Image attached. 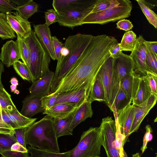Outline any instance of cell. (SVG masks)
<instances>
[{
    "label": "cell",
    "instance_id": "1",
    "mask_svg": "<svg viewBox=\"0 0 157 157\" xmlns=\"http://www.w3.org/2000/svg\"><path fill=\"white\" fill-rule=\"evenodd\" d=\"M117 43L112 36H94L88 48L53 93H67L83 88L92 90L100 69L111 56L109 49Z\"/></svg>",
    "mask_w": 157,
    "mask_h": 157
},
{
    "label": "cell",
    "instance_id": "2",
    "mask_svg": "<svg viewBox=\"0 0 157 157\" xmlns=\"http://www.w3.org/2000/svg\"><path fill=\"white\" fill-rule=\"evenodd\" d=\"M94 36L78 33L67 37L57 61L50 94L54 93L90 43Z\"/></svg>",
    "mask_w": 157,
    "mask_h": 157
},
{
    "label": "cell",
    "instance_id": "3",
    "mask_svg": "<svg viewBox=\"0 0 157 157\" xmlns=\"http://www.w3.org/2000/svg\"><path fill=\"white\" fill-rule=\"evenodd\" d=\"M53 119L46 115L28 127L25 134L27 144L40 150L60 152L58 138L53 126Z\"/></svg>",
    "mask_w": 157,
    "mask_h": 157
},
{
    "label": "cell",
    "instance_id": "4",
    "mask_svg": "<svg viewBox=\"0 0 157 157\" xmlns=\"http://www.w3.org/2000/svg\"><path fill=\"white\" fill-rule=\"evenodd\" d=\"M25 39L30 51V66L28 70L35 81L50 71L49 66L51 58L33 30Z\"/></svg>",
    "mask_w": 157,
    "mask_h": 157
},
{
    "label": "cell",
    "instance_id": "5",
    "mask_svg": "<svg viewBox=\"0 0 157 157\" xmlns=\"http://www.w3.org/2000/svg\"><path fill=\"white\" fill-rule=\"evenodd\" d=\"M132 7V3L129 0H114L112 5L107 9L88 14L82 20L81 25H103L124 19L130 16Z\"/></svg>",
    "mask_w": 157,
    "mask_h": 157
},
{
    "label": "cell",
    "instance_id": "6",
    "mask_svg": "<svg viewBox=\"0 0 157 157\" xmlns=\"http://www.w3.org/2000/svg\"><path fill=\"white\" fill-rule=\"evenodd\" d=\"M103 144L99 127H90L82 133L77 146L70 151L69 157L99 156Z\"/></svg>",
    "mask_w": 157,
    "mask_h": 157
},
{
    "label": "cell",
    "instance_id": "7",
    "mask_svg": "<svg viewBox=\"0 0 157 157\" xmlns=\"http://www.w3.org/2000/svg\"><path fill=\"white\" fill-rule=\"evenodd\" d=\"M134 73L133 62L129 55L122 52L118 57L114 59L110 94L107 104L110 110L120 88L121 80L127 75Z\"/></svg>",
    "mask_w": 157,
    "mask_h": 157
},
{
    "label": "cell",
    "instance_id": "8",
    "mask_svg": "<svg viewBox=\"0 0 157 157\" xmlns=\"http://www.w3.org/2000/svg\"><path fill=\"white\" fill-rule=\"evenodd\" d=\"M99 128L102 136V146L105 148L107 157H120L115 143L116 132L115 121L109 116L104 118L102 119Z\"/></svg>",
    "mask_w": 157,
    "mask_h": 157
},
{
    "label": "cell",
    "instance_id": "9",
    "mask_svg": "<svg viewBox=\"0 0 157 157\" xmlns=\"http://www.w3.org/2000/svg\"><path fill=\"white\" fill-rule=\"evenodd\" d=\"M95 3L88 6L58 13V22L60 26L72 29L75 26L81 25L82 20L91 13Z\"/></svg>",
    "mask_w": 157,
    "mask_h": 157
},
{
    "label": "cell",
    "instance_id": "10",
    "mask_svg": "<svg viewBox=\"0 0 157 157\" xmlns=\"http://www.w3.org/2000/svg\"><path fill=\"white\" fill-rule=\"evenodd\" d=\"M145 40L142 35H139L136 39L135 47L129 56L133 62L134 72L146 76L148 72L145 62L146 46Z\"/></svg>",
    "mask_w": 157,
    "mask_h": 157
},
{
    "label": "cell",
    "instance_id": "11",
    "mask_svg": "<svg viewBox=\"0 0 157 157\" xmlns=\"http://www.w3.org/2000/svg\"><path fill=\"white\" fill-rule=\"evenodd\" d=\"M152 94L146 76L135 73L132 104L140 105L147 100Z\"/></svg>",
    "mask_w": 157,
    "mask_h": 157
},
{
    "label": "cell",
    "instance_id": "12",
    "mask_svg": "<svg viewBox=\"0 0 157 157\" xmlns=\"http://www.w3.org/2000/svg\"><path fill=\"white\" fill-rule=\"evenodd\" d=\"M91 90L88 88H83L70 92L59 94L55 104L69 103L74 105L78 107L84 101L91 102Z\"/></svg>",
    "mask_w": 157,
    "mask_h": 157
},
{
    "label": "cell",
    "instance_id": "13",
    "mask_svg": "<svg viewBox=\"0 0 157 157\" xmlns=\"http://www.w3.org/2000/svg\"><path fill=\"white\" fill-rule=\"evenodd\" d=\"M157 95L152 94L150 97L143 103L138 105H134L135 113L133 122L129 135L136 131L141 123L150 110L155 105Z\"/></svg>",
    "mask_w": 157,
    "mask_h": 157
},
{
    "label": "cell",
    "instance_id": "14",
    "mask_svg": "<svg viewBox=\"0 0 157 157\" xmlns=\"http://www.w3.org/2000/svg\"><path fill=\"white\" fill-rule=\"evenodd\" d=\"M6 14L8 22L17 36L24 39L29 36L32 30L28 20L22 18L16 11Z\"/></svg>",
    "mask_w": 157,
    "mask_h": 157
},
{
    "label": "cell",
    "instance_id": "15",
    "mask_svg": "<svg viewBox=\"0 0 157 157\" xmlns=\"http://www.w3.org/2000/svg\"><path fill=\"white\" fill-rule=\"evenodd\" d=\"M20 59V52L17 39L15 41L8 40L3 44L0 53V61L3 64L10 67Z\"/></svg>",
    "mask_w": 157,
    "mask_h": 157
},
{
    "label": "cell",
    "instance_id": "16",
    "mask_svg": "<svg viewBox=\"0 0 157 157\" xmlns=\"http://www.w3.org/2000/svg\"><path fill=\"white\" fill-rule=\"evenodd\" d=\"M54 72L50 71L32 83L29 89L30 94L43 97L50 94Z\"/></svg>",
    "mask_w": 157,
    "mask_h": 157
},
{
    "label": "cell",
    "instance_id": "17",
    "mask_svg": "<svg viewBox=\"0 0 157 157\" xmlns=\"http://www.w3.org/2000/svg\"><path fill=\"white\" fill-rule=\"evenodd\" d=\"M34 31L44 49L53 60H55L52 36L49 26L45 24L33 25Z\"/></svg>",
    "mask_w": 157,
    "mask_h": 157
},
{
    "label": "cell",
    "instance_id": "18",
    "mask_svg": "<svg viewBox=\"0 0 157 157\" xmlns=\"http://www.w3.org/2000/svg\"><path fill=\"white\" fill-rule=\"evenodd\" d=\"M42 97L31 94L27 96L22 101V108L20 113L25 117L31 118L38 113L44 111L42 106Z\"/></svg>",
    "mask_w": 157,
    "mask_h": 157
},
{
    "label": "cell",
    "instance_id": "19",
    "mask_svg": "<svg viewBox=\"0 0 157 157\" xmlns=\"http://www.w3.org/2000/svg\"><path fill=\"white\" fill-rule=\"evenodd\" d=\"M134 105L131 104L127 106L119 114L117 120L121 133L124 137V144L128 140L130 131L134 116Z\"/></svg>",
    "mask_w": 157,
    "mask_h": 157
},
{
    "label": "cell",
    "instance_id": "20",
    "mask_svg": "<svg viewBox=\"0 0 157 157\" xmlns=\"http://www.w3.org/2000/svg\"><path fill=\"white\" fill-rule=\"evenodd\" d=\"M114 59L111 56L103 63L98 74L101 78L105 94V103L108 104L111 92Z\"/></svg>",
    "mask_w": 157,
    "mask_h": 157
},
{
    "label": "cell",
    "instance_id": "21",
    "mask_svg": "<svg viewBox=\"0 0 157 157\" xmlns=\"http://www.w3.org/2000/svg\"><path fill=\"white\" fill-rule=\"evenodd\" d=\"M96 0H53L52 6L57 13L88 6L94 4Z\"/></svg>",
    "mask_w": 157,
    "mask_h": 157
},
{
    "label": "cell",
    "instance_id": "22",
    "mask_svg": "<svg viewBox=\"0 0 157 157\" xmlns=\"http://www.w3.org/2000/svg\"><path fill=\"white\" fill-rule=\"evenodd\" d=\"M93 114L92 109L91 103L84 101L75 111L71 126V129L73 131L75 127L88 118L91 117Z\"/></svg>",
    "mask_w": 157,
    "mask_h": 157
},
{
    "label": "cell",
    "instance_id": "23",
    "mask_svg": "<svg viewBox=\"0 0 157 157\" xmlns=\"http://www.w3.org/2000/svg\"><path fill=\"white\" fill-rule=\"evenodd\" d=\"M74 111L66 117L53 118V126L58 138L64 136L73 135L71 126Z\"/></svg>",
    "mask_w": 157,
    "mask_h": 157
},
{
    "label": "cell",
    "instance_id": "24",
    "mask_svg": "<svg viewBox=\"0 0 157 157\" xmlns=\"http://www.w3.org/2000/svg\"><path fill=\"white\" fill-rule=\"evenodd\" d=\"M77 107L75 105L63 103L55 104L49 109L44 110L43 114H46L52 118L66 117L74 112Z\"/></svg>",
    "mask_w": 157,
    "mask_h": 157
},
{
    "label": "cell",
    "instance_id": "25",
    "mask_svg": "<svg viewBox=\"0 0 157 157\" xmlns=\"http://www.w3.org/2000/svg\"><path fill=\"white\" fill-rule=\"evenodd\" d=\"M17 129L29 127L37 120V118H29L22 115L16 107L11 111L4 110Z\"/></svg>",
    "mask_w": 157,
    "mask_h": 157
},
{
    "label": "cell",
    "instance_id": "26",
    "mask_svg": "<svg viewBox=\"0 0 157 157\" xmlns=\"http://www.w3.org/2000/svg\"><path fill=\"white\" fill-rule=\"evenodd\" d=\"M132 102V100L127 97L120 87L111 110L115 118H117L119 113Z\"/></svg>",
    "mask_w": 157,
    "mask_h": 157
},
{
    "label": "cell",
    "instance_id": "27",
    "mask_svg": "<svg viewBox=\"0 0 157 157\" xmlns=\"http://www.w3.org/2000/svg\"><path fill=\"white\" fill-rule=\"evenodd\" d=\"M95 101L105 102V94L100 76L98 73L93 83L91 93L90 102Z\"/></svg>",
    "mask_w": 157,
    "mask_h": 157
},
{
    "label": "cell",
    "instance_id": "28",
    "mask_svg": "<svg viewBox=\"0 0 157 157\" xmlns=\"http://www.w3.org/2000/svg\"><path fill=\"white\" fill-rule=\"evenodd\" d=\"M38 7L37 3L33 0H29L22 5L17 6L15 10L22 18L28 20L37 11Z\"/></svg>",
    "mask_w": 157,
    "mask_h": 157
},
{
    "label": "cell",
    "instance_id": "29",
    "mask_svg": "<svg viewBox=\"0 0 157 157\" xmlns=\"http://www.w3.org/2000/svg\"><path fill=\"white\" fill-rule=\"evenodd\" d=\"M16 37L15 32L7 21L6 14L0 13V37L5 40Z\"/></svg>",
    "mask_w": 157,
    "mask_h": 157
},
{
    "label": "cell",
    "instance_id": "30",
    "mask_svg": "<svg viewBox=\"0 0 157 157\" xmlns=\"http://www.w3.org/2000/svg\"><path fill=\"white\" fill-rule=\"evenodd\" d=\"M1 154V157H30L27 148L17 142L12 145L10 149L3 151Z\"/></svg>",
    "mask_w": 157,
    "mask_h": 157
},
{
    "label": "cell",
    "instance_id": "31",
    "mask_svg": "<svg viewBox=\"0 0 157 157\" xmlns=\"http://www.w3.org/2000/svg\"><path fill=\"white\" fill-rule=\"evenodd\" d=\"M136 39V35L132 31L125 33L120 43L121 51L132 52L135 47Z\"/></svg>",
    "mask_w": 157,
    "mask_h": 157
},
{
    "label": "cell",
    "instance_id": "32",
    "mask_svg": "<svg viewBox=\"0 0 157 157\" xmlns=\"http://www.w3.org/2000/svg\"><path fill=\"white\" fill-rule=\"evenodd\" d=\"M30 157H69L70 151L63 153H56L42 150L29 146L27 148Z\"/></svg>",
    "mask_w": 157,
    "mask_h": 157
},
{
    "label": "cell",
    "instance_id": "33",
    "mask_svg": "<svg viewBox=\"0 0 157 157\" xmlns=\"http://www.w3.org/2000/svg\"><path fill=\"white\" fill-rule=\"evenodd\" d=\"M17 40L20 50L21 59L29 70L30 66V51L28 44L25 39L18 36H17Z\"/></svg>",
    "mask_w": 157,
    "mask_h": 157
},
{
    "label": "cell",
    "instance_id": "34",
    "mask_svg": "<svg viewBox=\"0 0 157 157\" xmlns=\"http://www.w3.org/2000/svg\"><path fill=\"white\" fill-rule=\"evenodd\" d=\"M16 107L11 95L4 87H0V110L11 111Z\"/></svg>",
    "mask_w": 157,
    "mask_h": 157
},
{
    "label": "cell",
    "instance_id": "35",
    "mask_svg": "<svg viewBox=\"0 0 157 157\" xmlns=\"http://www.w3.org/2000/svg\"><path fill=\"white\" fill-rule=\"evenodd\" d=\"M142 11L149 22L157 28V15L145 3L144 0H136Z\"/></svg>",
    "mask_w": 157,
    "mask_h": 157
},
{
    "label": "cell",
    "instance_id": "36",
    "mask_svg": "<svg viewBox=\"0 0 157 157\" xmlns=\"http://www.w3.org/2000/svg\"><path fill=\"white\" fill-rule=\"evenodd\" d=\"M13 66L16 72L22 79L32 83L34 81L32 76L24 63L18 60L16 61Z\"/></svg>",
    "mask_w": 157,
    "mask_h": 157
},
{
    "label": "cell",
    "instance_id": "37",
    "mask_svg": "<svg viewBox=\"0 0 157 157\" xmlns=\"http://www.w3.org/2000/svg\"><path fill=\"white\" fill-rule=\"evenodd\" d=\"M134 74L135 72L124 77L121 80L120 84V87L127 97L132 100Z\"/></svg>",
    "mask_w": 157,
    "mask_h": 157
},
{
    "label": "cell",
    "instance_id": "38",
    "mask_svg": "<svg viewBox=\"0 0 157 157\" xmlns=\"http://www.w3.org/2000/svg\"><path fill=\"white\" fill-rule=\"evenodd\" d=\"M14 135L0 133V154L10 149L12 145L17 142Z\"/></svg>",
    "mask_w": 157,
    "mask_h": 157
},
{
    "label": "cell",
    "instance_id": "39",
    "mask_svg": "<svg viewBox=\"0 0 157 157\" xmlns=\"http://www.w3.org/2000/svg\"><path fill=\"white\" fill-rule=\"evenodd\" d=\"M157 57L146 47V64L148 72L157 75Z\"/></svg>",
    "mask_w": 157,
    "mask_h": 157
},
{
    "label": "cell",
    "instance_id": "40",
    "mask_svg": "<svg viewBox=\"0 0 157 157\" xmlns=\"http://www.w3.org/2000/svg\"><path fill=\"white\" fill-rule=\"evenodd\" d=\"M59 93H52L42 97L41 98L42 106L44 110L49 109L55 105Z\"/></svg>",
    "mask_w": 157,
    "mask_h": 157
},
{
    "label": "cell",
    "instance_id": "41",
    "mask_svg": "<svg viewBox=\"0 0 157 157\" xmlns=\"http://www.w3.org/2000/svg\"><path fill=\"white\" fill-rule=\"evenodd\" d=\"M114 0H97L91 13H95L103 11L110 7Z\"/></svg>",
    "mask_w": 157,
    "mask_h": 157
},
{
    "label": "cell",
    "instance_id": "42",
    "mask_svg": "<svg viewBox=\"0 0 157 157\" xmlns=\"http://www.w3.org/2000/svg\"><path fill=\"white\" fill-rule=\"evenodd\" d=\"M45 24L49 26L52 24L58 22V14L54 9L47 10L45 12Z\"/></svg>",
    "mask_w": 157,
    "mask_h": 157
},
{
    "label": "cell",
    "instance_id": "43",
    "mask_svg": "<svg viewBox=\"0 0 157 157\" xmlns=\"http://www.w3.org/2000/svg\"><path fill=\"white\" fill-rule=\"evenodd\" d=\"M17 7L10 0H0V13L6 14L16 10Z\"/></svg>",
    "mask_w": 157,
    "mask_h": 157
},
{
    "label": "cell",
    "instance_id": "44",
    "mask_svg": "<svg viewBox=\"0 0 157 157\" xmlns=\"http://www.w3.org/2000/svg\"><path fill=\"white\" fill-rule=\"evenodd\" d=\"M52 44L56 60L58 61L61 56V51L64 47L63 44L59 41L55 36H52Z\"/></svg>",
    "mask_w": 157,
    "mask_h": 157
},
{
    "label": "cell",
    "instance_id": "45",
    "mask_svg": "<svg viewBox=\"0 0 157 157\" xmlns=\"http://www.w3.org/2000/svg\"><path fill=\"white\" fill-rule=\"evenodd\" d=\"M146 76L152 94L157 95V75L148 72Z\"/></svg>",
    "mask_w": 157,
    "mask_h": 157
},
{
    "label": "cell",
    "instance_id": "46",
    "mask_svg": "<svg viewBox=\"0 0 157 157\" xmlns=\"http://www.w3.org/2000/svg\"><path fill=\"white\" fill-rule=\"evenodd\" d=\"M145 129L146 132L143 138V145L141 148L142 153H143L147 148V146L148 142L152 140L153 139L152 133L153 130L151 126L149 125H146Z\"/></svg>",
    "mask_w": 157,
    "mask_h": 157
},
{
    "label": "cell",
    "instance_id": "47",
    "mask_svg": "<svg viewBox=\"0 0 157 157\" xmlns=\"http://www.w3.org/2000/svg\"><path fill=\"white\" fill-rule=\"evenodd\" d=\"M27 128L14 130L17 142L25 148H27V145L26 142L25 134Z\"/></svg>",
    "mask_w": 157,
    "mask_h": 157
},
{
    "label": "cell",
    "instance_id": "48",
    "mask_svg": "<svg viewBox=\"0 0 157 157\" xmlns=\"http://www.w3.org/2000/svg\"><path fill=\"white\" fill-rule=\"evenodd\" d=\"M117 28L120 30L127 31L131 29L133 26L129 20L123 19L119 20L116 24Z\"/></svg>",
    "mask_w": 157,
    "mask_h": 157
},
{
    "label": "cell",
    "instance_id": "49",
    "mask_svg": "<svg viewBox=\"0 0 157 157\" xmlns=\"http://www.w3.org/2000/svg\"><path fill=\"white\" fill-rule=\"evenodd\" d=\"M122 51L120 43L118 42L112 47L109 50L111 56L113 59L118 57L122 52Z\"/></svg>",
    "mask_w": 157,
    "mask_h": 157
},
{
    "label": "cell",
    "instance_id": "50",
    "mask_svg": "<svg viewBox=\"0 0 157 157\" xmlns=\"http://www.w3.org/2000/svg\"><path fill=\"white\" fill-rule=\"evenodd\" d=\"M144 42L146 46L157 57V42L149 41L145 40Z\"/></svg>",
    "mask_w": 157,
    "mask_h": 157
},
{
    "label": "cell",
    "instance_id": "51",
    "mask_svg": "<svg viewBox=\"0 0 157 157\" xmlns=\"http://www.w3.org/2000/svg\"><path fill=\"white\" fill-rule=\"evenodd\" d=\"M4 64L2 63L0 61V87H3V85L2 82V75L4 71Z\"/></svg>",
    "mask_w": 157,
    "mask_h": 157
},
{
    "label": "cell",
    "instance_id": "52",
    "mask_svg": "<svg viewBox=\"0 0 157 157\" xmlns=\"http://www.w3.org/2000/svg\"><path fill=\"white\" fill-rule=\"evenodd\" d=\"M10 1L16 5H17V6L22 5L28 1L27 0H10Z\"/></svg>",
    "mask_w": 157,
    "mask_h": 157
},
{
    "label": "cell",
    "instance_id": "53",
    "mask_svg": "<svg viewBox=\"0 0 157 157\" xmlns=\"http://www.w3.org/2000/svg\"><path fill=\"white\" fill-rule=\"evenodd\" d=\"M10 88L11 92H13L14 94H19V91L17 90V86L13 85L10 86Z\"/></svg>",
    "mask_w": 157,
    "mask_h": 157
},
{
    "label": "cell",
    "instance_id": "54",
    "mask_svg": "<svg viewBox=\"0 0 157 157\" xmlns=\"http://www.w3.org/2000/svg\"><path fill=\"white\" fill-rule=\"evenodd\" d=\"M10 82L11 85L17 86L18 85V82L17 78L13 77L11 78Z\"/></svg>",
    "mask_w": 157,
    "mask_h": 157
},
{
    "label": "cell",
    "instance_id": "55",
    "mask_svg": "<svg viewBox=\"0 0 157 157\" xmlns=\"http://www.w3.org/2000/svg\"><path fill=\"white\" fill-rule=\"evenodd\" d=\"M132 157H140V156L138 153L132 155Z\"/></svg>",
    "mask_w": 157,
    "mask_h": 157
},
{
    "label": "cell",
    "instance_id": "56",
    "mask_svg": "<svg viewBox=\"0 0 157 157\" xmlns=\"http://www.w3.org/2000/svg\"><path fill=\"white\" fill-rule=\"evenodd\" d=\"M0 120H1V121H2V118L1 115V113L0 110Z\"/></svg>",
    "mask_w": 157,
    "mask_h": 157
},
{
    "label": "cell",
    "instance_id": "57",
    "mask_svg": "<svg viewBox=\"0 0 157 157\" xmlns=\"http://www.w3.org/2000/svg\"><path fill=\"white\" fill-rule=\"evenodd\" d=\"M100 157V156H97V157Z\"/></svg>",
    "mask_w": 157,
    "mask_h": 157
}]
</instances>
